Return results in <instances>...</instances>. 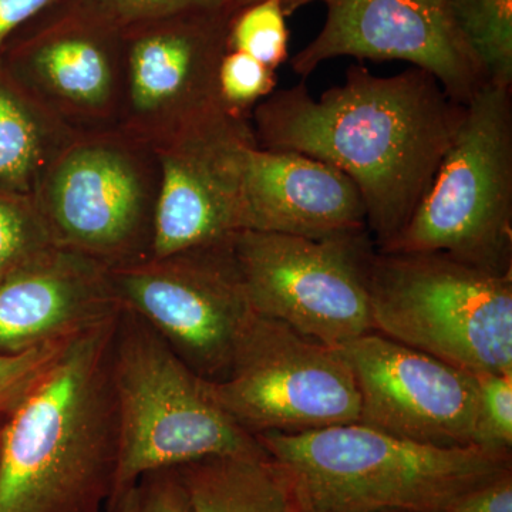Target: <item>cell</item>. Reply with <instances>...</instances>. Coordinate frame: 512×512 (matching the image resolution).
I'll use <instances>...</instances> for the list:
<instances>
[{
    "mask_svg": "<svg viewBox=\"0 0 512 512\" xmlns=\"http://www.w3.org/2000/svg\"><path fill=\"white\" fill-rule=\"evenodd\" d=\"M466 106L419 67L376 76L353 64L345 82L318 99L301 82L252 110L256 146L296 151L348 175L362 194L376 249L393 241L453 143Z\"/></svg>",
    "mask_w": 512,
    "mask_h": 512,
    "instance_id": "cell-1",
    "label": "cell"
},
{
    "mask_svg": "<svg viewBox=\"0 0 512 512\" xmlns=\"http://www.w3.org/2000/svg\"><path fill=\"white\" fill-rule=\"evenodd\" d=\"M119 315L70 340L3 424L0 512H106L119 466L110 376Z\"/></svg>",
    "mask_w": 512,
    "mask_h": 512,
    "instance_id": "cell-2",
    "label": "cell"
},
{
    "mask_svg": "<svg viewBox=\"0 0 512 512\" xmlns=\"http://www.w3.org/2000/svg\"><path fill=\"white\" fill-rule=\"evenodd\" d=\"M255 439L284 476L296 512H447L512 470L511 453L426 446L360 423Z\"/></svg>",
    "mask_w": 512,
    "mask_h": 512,
    "instance_id": "cell-3",
    "label": "cell"
},
{
    "mask_svg": "<svg viewBox=\"0 0 512 512\" xmlns=\"http://www.w3.org/2000/svg\"><path fill=\"white\" fill-rule=\"evenodd\" d=\"M110 376L119 427L113 497L151 471L208 457L266 454L255 436L212 400L205 379L123 308L111 343Z\"/></svg>",
    "mask_w": 512,
    "mask_h": 512,
    "instance_id": "cell-4",
    "label": "cell"
},
{
    "mask_svg": "<svg viewBox=\"0 0 512 512\" xmlns=\"http://www.w3.org/2000/svg\"><path fill=\"white\" fill-rule=\"evenodd\" d=\"M367 289L373 332L473 375L512 372V275L376 249Z\"/></svg>",
    "mask_w": 512,
    "mask_h": 512,
    "instance_id": "cell-5",
    "label": "cell"
},
{
    "mask_svg": "<svg viewBox=\"0 0 512 512\" xmlns=\"http://www.w3.org/2000/svg\"><path fill=\"white\" fill-rule=\"evenodd\" d=\"M387 254L443 252L512 275V89L487 83L466 104L453 143Z\"/></svg>",
    "mask_w": 512,
    "mask_h": 512,
    "instance_id": "cell-6",
    "label": "cell"
},
{
    "mask_svg": "<svg viewBox=\"0 0 512 512\" xmlns=\"http://www.w3.org/2000/svg\"><path fill=\"white\" fill-rule=\"evenodd\" d=\"M158 194L156 148L116 127L73 134L33 200L56 247L114 268L151 256Z\"/></svg>",
    "mask_w": 512,
    "mask_h": 512,
    "instance_id": "cell-7",
    "label": "cell"
},
{
    "mask_svg": "<svg viewBox=\"0 0 512 512\" xmlns=\"http://www.w3.org/2000/svg\"><path fill=\"white\" fill-rule=\"evenodd\" d=\"M218 406L252 436L357 423L360 394L339 348L254 313L227 376L208 382Z\"/></svg>",
    "mask_w": 512,
    "mask_h": 512,
    "instance_id": "cell-8",
    "label": "cell"
},
{
    "mask_svg": "<svg viewBox=\"0 0 512 512\" xmlns=\"http://www.w3.org/2000/svg\"><path fill=\"white\" fill-rule=\"evenodd\" d=\"M369 232L323 239L241 231L234 255L249 305L296 332L339 348L373 332Z\"/></svg>",
    "mask_w": 512,
    "mask_h": 512,
    "instance_id": "cell-9",
    "label": "cell"
},
{
    "mask_svg": "<svg viewBox=\"0 0 512 512\" xmlns=\"http://www.w3.org/2000/svg\"><path fill=\"white\" fill-rule=\"evenodd\" d=\"M109 278L121 308L144 320L192 372L208 382L227 376L255 313L234 241L114 266Z\"/></svg>",
    "mask_w": 512,
    "mask_h": 512,
    "instance_id": "cell-10",
    "label": "cell"
},
{
    "mask_svg": "<svg viewBox=\"0 0 512 512\" xmlns=\"http://www.w3.org/2000/svg\"><path fill=\"white\" fill-rule=\"evenodd\" d=\"M231 15L197 9L121 29L120 128L157 146L221 107L218 70Z\"/></svg>",
    "mask_w": 512,
    "mask_h": 512,
    "instance_id": "cell-11",
    "label": "cell"
},
{
    "mask_svg": "<svg viewBox=\"0 0 512 512\" xmlns=\"http://www.w3.org/2000/svg\"><path fill=\"white\" fill-rule=\"evenodd\" d=\"M251 121L222 107L156 148L160 194L151 256L234 241L244 231V170Z\"/></svg>",
    "mask_w": 512,
    "mask_h": 512,
    "instance_id": "cell-12",
    "label": "cell"
},
{
    "mask_svg": "<svg viewBox=\"0 0 512 512\" xmlns=\"http://www.w3.org/2000/svg\"><path fill=\"white\" fill-rule=\"evenodd\" d=\"M328 16L319 35L292 57L302 79L338 57L402 60L436 77L457 103L488 83L454 18L451 0H322Z\"/></svg>",
    "mask_w": 512,
    "mask_h": 512,
    "instance_id": "cell-13",
    "label": "cell"
},
{
    "mask_svg": "<svg viewBox=\"0 0 512 512\" xmlns=\"http://www.w3.org/2000/svg\"><path fill=\"white\" fill-rule=\"evenodd\" d=\"M360 394L357 423L441 448L474 446L473 373L377 332L339 346Z\"/></svg>",
    "mask_w": 512,
    "mask_h": 512,
    "instance_id": "cell-14",
    "label": "cell"
},
{
    "mask_svg": "<svg viewBox=\"0 0 512 512\" xmlns=\"http://www.w3.org/2000/svg\"><path fill=\"white\" fill-rule=\"evenodd\" d=\"M0 57L20 86L74 133L120 126L121 29L72 15L66 23Z\"/></svg>",
    "mask_w": 512,
    "mask_h": 512,
    "instance_id": "cell-15",
    "label": "cell"
},
{
    "mask_svg": "<svg viewBox=\"0 0 512 512\" xmlns=\"http://www.w3.org/2000/svg\"><path fill=\"white\" fill-rule=\"evenodd\" d=\"M120 311L107 266L49 249L0 278V353L76 338Z\"/></svg>",
    "mask_w": 512,
    "mask_h": 512,
    "instance_id": "cell-16",
    "label": "cell"
},
{
    "mask_svg": "<svg viewBox=\"0 0 512 512\" xmlns=\"http://www.w3.org/2000/svg\"><path fill=\"white\" fill-rule=\"evenodd\" d=\"M242 201L244 231L311 239L367 232L365 202L348 175L296 151L252 144Z\"/></svg>",
    "mask_w": 512,
    "mask_h": 512,
    "instance_id": "cell-17",
    "label": "cell"
},
{
    "mask_svg": "<svg viewBox=\"0 0 512 512\" xmlns=\"http://www.w3.org/2000/svg\"><path fill=\"white\" fill-rule=\"evenodd\" d=\"M73 134L20 86L0 57V188L33 197Z\"/></svg>",
    "mask_w": 512,
    "mask_h": 512,
    "instance_id": "cell-18",
    "label": "cell"
},
{
    "mask_svg": "<svg viewBox=\"0 0 512 512\" xmlns=\"http://www.w3.org/2000/svg\"><path fill=\"white\" fill-rule=\"evenodd\" d=\"M177 470L192 512H296L268 454L208 457Z\"/></svg>",
    "mask_w": 512,
    "mask_h": 512,
    "instance_id": "cell-19",
    "label": "cell"
},
{
    "mask_svg": "<svg viewBox=\"0 0 512 512\" xmlns=\"http://www.w3.org/2000/svg\"><path fill=\"white\" fill-rule=\"evenodd\" d=\"M451 6L488 83L512 89V0H451Z\"/></svg>",
    "mask_w": 512,
    "mask_h": 512,
    "instance_id": "cell-20",
    "label": "cell"
},
{
    "mask_svg": "<svg viewBox=\"0 0 512 512\" xmlns=\"http://www.w3.org/2000/svg\"><path fill=\"white\" fill-rule=\"evenodd\" d=\"M281 0H259L231 16L228 23V52L254 57L276 70L289 57V30Z\"/></svg>",
    "mask_w": 512,
    "mask_h": 512,
    "instance_id": "cell-21",
    "label": "cell"
},
{
    "mask_svg": "<svg viewBox=\"0 0 512 512\" xmlns=\"http://www.w3.org/2000/svg\"><path fill=\"white\" fill-rule=\"evenodd\" d=\"M55 247L33 197L0 188V278Z\"/></svg>",
    "mask_w": 512,
    "mask_h": 512,
    "instance_id": "cell-22",
    "label": "cell"
},
{
    "mask_svg": "<svg viewBox=\"0 0 512 512\" xmlns=\"http://www.w3.org/2000/svg\"><path fill=\"white\" fill-rule=\"evenodd\" d=\"M477 412L473 444L493 453H511L512 372L474 373Z\"/></svg>",
    "mask_w": 512,
    "mask_h": 512,
    "instance_id": "cell-23",
    "label": "cell"
},
{
    "mask_svg": "<svg viewBox=\"0 0 512 512\" xmlns=\"http://www.w3.org/2000/svg\"><path fill=\"white\" fill-rule=\"evenodd\" d=\"M276 89L275 70L241 52H227L218 70V97L231 116L249 119Z\"/></svg>",
    "mask_w": 512,
    "mask_h": 512,
    "instance_id": "cell-24",
    "label": "cell"
},
{
    "mask_svg": "<svg viewBox=\"0 0 512 512\" xmlns=\"http://www.w3.org/2000/svg\"><path fill=\"white\" fill-rule=\"evenodd\" d=\"M70 340L47 343L20 353H0V429L52 369Z\"/></svg>",
    "mask_w": 512,
    "mask_h": 512,
    "instance_id": "cell-25",
    "label": "cell"
},
{
    "mask_svg": "<svg viewBox=\"0 0 512 512\" xmlns=\"http://www.w3.org/2000/svg\"><path fill=\"white\" fill-rule=\"evenodd\" d=\"M217 0H77L73 15L124 29L197 9H215Z\"/></svg>",
    "mask_w": 512,
    "mask_h": 512,
    "instance_id": "cell-26",
    "label": "cell"
},
{
    "mask_svg": "<svg viewBox=\"0 0 512 512\" xmlns=\"http://www.w3.org/2000/svg\"><path fill=\"white\" fill-rule=\"evenodd\" d=\"M136 512H192L177 467L151 471L137 481Z\"/></svg>",
    "mask_w": 512,
    "mask_h": 512,
    "instance_id": "cell-27",
    "label": "cell"
},
{
    "mask_svg": "<svg viewBox=\"0 0 512 512\" xmlns=\"http://www.w3.org/2000/svg\"><path fill=\"white\" fill-rule=\"evenodd\" d=\"M447 512H512V470L468 491Z\"/></svg>",
    "mask_w": 512,
    "mask_h": 512,
    "instance_id": "cell-28",
    "label": "cell"
},
{
    "mask_svg": "<svg viewBox=\"0 0 512 512\" xmlns=\"http://www.w3.org/2000/svg\"><path fill=\"white\" fill-rule=\"evenodd\" d=\"M59 0H0V49L10 36Z\"/></svg>",
    "mask_w": 512,
    "mask_h": 512,
    "instance_id": "cell-29",
    "label": "cell"
},
{
    "mask_svg": "<svg viewBox=\"0 0 512 512\" xmlns=\"http://www.w3.org/2000/svg\"><path fill=\"white\" fill-rule=\"evenodd\" d=\"M259 2V0H217L215 9L222 10L228 15H234L235 12L245 8V6L252 5V3ZM311 2H322V0H281L282 8L286 16L292 15L295 10L308 5Z\"/></svg>",
    "mask_w": 512,
    "mask_h": 512,
    "instance_id": "cell-30",
    "label": "cell"
},
{
    "mask_svg": "<svg viewBox=\"0 0 512 512\" xmlns=\"http://www.w3.org/2000/svg\"><path fill=\"white\" fill-rule=\"evenodd\" d=\"M106 512H136V485L111 498Z\"/></svg>",
    "mask_w": 512,
    "mask_h": 512,
    "instance_id": "cell-31",
    "label": "cell"
}]
</instances>
